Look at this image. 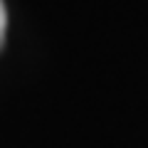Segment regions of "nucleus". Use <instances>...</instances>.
<instances>
[{"label":"nucleus","mask_w":148,"mask_h":148,"mask_svg":"<svg viewBox=\"0 0 148 148\" xmlns=\"http://www.w3.org/2000/svg\"><path fill=\"white\" fill-rule=\"evenodd\" d=\"M5 30H8V12H5V5L0 0V47L5 42Z\"/></svg>","instance_id":"obj_1"}]
</instances>
